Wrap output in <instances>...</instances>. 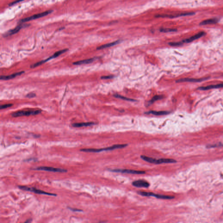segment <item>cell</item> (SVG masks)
Wrapping results in <instances>:
<instances>
[{
	"label": "cell",
	"mask_w": 223,
	"mask_h": 223,
	"mask_svg": "<svg viewBox=\"0 0 223 223\" xmlns=\"http://www.w3.org/2000/svg\"><path fill=\"white\" fill-rule=\"evenodd\" d=\"M141 158L145 161L150 163H154L158 164L161 163H175L177 162V161L173 159H167V158H162V159H156L154 158H149L147 156L142 155Z\"/></svg>",
	"instance_id": "6da1fadb"
},
{
	"label": "cell",
	"mask_w": 223,
	"mask_h": 223,
	"mask_svg": "<svg viewBox=\"0 0 223 223\" xmlns=\"http://www.w3.org/2000/svg\"><path fill=\"white\" fill-rule=\"evenodd\" d=\"M127 144H117L114 145L111 147L102 149H83L82 151L88 153H99L104 151H110L115 149H121L126 147L127 146Z\"/></svg>",
	"instance_id": "7a4b0ae2"
},
{
	"label": "cell",
	"mask_w": 223,
	"mask_h": 223,
	"mask_svg": "<svg viewBox=\"0 0 223 223\" xmlns=\"http://www.w3.org/2000/svg\"><path fill=\"white\" fill-rule=\"evenodd\" d=\"M42 111L40 110H28V111H20L14 112L12 114L14 117H22V116H29L31 115H36L40 114Z\"/></svg>",
	"instance_id": "3957f363"
},
{
	"label": "cell",
	"mask_w": 223,
	"mask_h": 223,
	"mask_svg": "<svg viewBox=\"0 0 223 223\" xmlns=\"http://www.w3.org/2000/svg\"><path fill=\"white\" fill-rule=\"evenodd\" d=\"M19 187L21 190H24V191H28L34 193L35 194H45V195H47L49 196H56V194H54L49 193L45 192L44 191H41L40 190H37L36 188H33V187H29L28 186H19Z\"/></svg>",
	"instance_id": "277c9868"
},
{
	"label": "cell",
	"mask_w": 223,
	"mask_h": 223,
	"mask_svg": "<svg viewBox=\"0 0 223 223\" xmlns=\"http://www.w3.org/2000/svg\"><path fill=\"white\" fill-rule=\"evenodd\" d=\"M52 12L53 11L52 10H50V11H46V12H43L34 14V15H32V16H31L30 17H28V18L20 20V21H19V22L21 23H22L26 22H29V21H31V20H35V19L42 18V17H44V16L48 15V14L52 13Z\"/></svg>",
	"instance_id": "5b68a950"
},
{
	"label": "cell",
	"mask_w": 223,
	"mask_h": 223,
	"mask_svg": "<svg viewBox=\"0 0 223 223\" xmlns=\"http://www.w3.org/2000/svg\"><path fill=\"white\" fill-rule=\"evenodd\" d=\"M139 194L145 196H153L158 199H165V200H171L174 198V196H170L160 195V194H155L151 192H139Z\"/></svg>",
	"instance_id": "8992f818"
},
{
	"label": "cell",
	"mask_w": 223,
	"mask_h": 223,
	"mask_svg": "<svg viewBox=\"0 0 223 223\" xmlns=\"http://www.w3.org/2000/svg\"><path fill=\"white\" fill-rule=\"evenodd\" d=\"M68 51L67 49H63V50H60V51H58L55 53L53 55H52V56L46 59V60H43V61H41V62H38V63H36L32 65L31 66V68H34L38 66L41 65L42 64L44 63H46L49 60H51V59H53V58H56L57 57L59 56V55H62V54L64 53H65L66 52Z\"/></svg>",
	"instance_id": "52a82bcc"
},
{
	"label": "cell",
	"mask_w": 223,
	"mask_h": 223,
	"mask_svg": "<svg viewBox=\"0 0 223 223\" xmlns=\"http://www.w3.org/2000/svg\"><path fill=\"white\" fill-rule=\"evenodd\" d=\"M113 172L122 173H129L133 174H143L146 173L143 171H137L135 170H128V169H113L109 170Z\"/></svg>",
	"instance_id": "ba28073f"
},
{
	"label": "cell",
	"mask_w": 223,
	"mask_h": 223,
	"mask_svg": "<svg viewBox=\"0 0 223 223\" xmlns=\"http://www.w3.org/2000/svg\"><path fill=\"white\" fill-rule=\"evenodd\" d=\"M34 170H44L46 171L53 172H66L67 171L65 169H60V168H56L54 167H40L33 169Z\"/></svg>",
	"instance_id": "9c48e42d"
},
{
	"label": "cell",
	"mask_w": 223,
	"mask_h": 223,
	"mask_svg": "<svg viewBox=\"0 0 223 223\" xmlns=\"http://www.w3.org/2000/svg\"><path fill=\"white\" fill-rule=\"evenodd\" d=\"M133 186L137 187H144V188H148L150 186V183L144 180H138L135 181H133L132 183Z\"/></svg>",
	"instance_id": "30bf717a"
},
{
	"label": "cell",
	"mask_w": 223,
	"mask_h": 223,
	"mask_svg": "<svg viewBox=\"0 0 223 223\" xmlns=\"http://www.w3.org/2000/svg\"><path fill=\"white\" fill-rule=\"evenodd\" d=\"M205 34L206 33L204 32H200L197 33V34L192 36V37H189V38L185 39V40H183V41H182V42L183 43H188L191 42H193L194 40L199 39L200 37H203V36L205 35Z\"/></svg>",
	"instance_id": "8fae6325"
},
{
	"label": "cell",
	"mask_w": 223,
	"mask_h": 223,
	"mask_svg": "<svg viewBox=\"0 0 223 223\" xmlns=\"http://www.w3.org/2000/svg\"><path fill=\"white\" fill-rule=\"evenodd\" d=\"M25 25H27V24H25V25L23 26L22 24H20V25H18V26H17V27H15L14 29H11L9 31L6 32L5 34L3 35V36H4V37H7L11 36V35H13L15 34L18 32L23 27H24Z\"/></svg>",
	"instance_id": "7c38bea8"
},
{
	"label": "cell",
	"mask_w": 223,
	"mask_h": 223,
	"mask_svg": "<svg viewBox=\"0 0 223 223\" xmlns=\"http://www.w3.org/2000/svg\"><path fill=\"white\" fill-rule=\"evenodd\" d=\"M194 14H195V13L194 12H188L180 14H177V15L173 16L168 15H158L157 16H156V17H158V18L160 17V18H174L179 17H182V16H190V15H194Z\"/></svg>",
	"instance_id": "4fadbf2b"
},
{
	"label": "cell",
	"mask_w": 223,
	"mask_h": 223,
	"mask_svg": "<svg viewBox=\"0 0 223 223\" xmlns=\"http://www.w3.org/2000/svg\"><path fill=\"white\" fill-rule=\"evenodd\" d=\"M24 73V72L22 71V72H19V73H15L13 74L9 75V76H1L0 78H1V80H10V79H12V78H14L18 76H21V75L22 74Z\"/></svg>",
	"instance_id": "5bb4252c"
},
{
	"label": "cell",
	"mask_w": 223,
	"mask_h": 223,
	"mask_svg": "<svg viewBox=\"0 0 223 223\" xmlns=\"http://www.w3.org/2000/svg\"><path fill=\"white\" fill-rule=\"evenodd\" d=\"M206 78H200V79H194V78H182V79H179L176 81L177 83H183V82H201V81L206 79Z\"/></svg>",
	"instance_id": "9a60e30c"
},
{
	"label": "cell",
	"mask_w": 223,
	"mask_h": 223,
	"mask_svg": "<svg viewBox=\"0 0 223 223\" xmlns=\"http://www.w3.org/2000/svg\"><path fill=\"white\" fill-rule=\"evenodd\" d=\"M223 88V83L211 85V86H207L200 87L198 88V89L201 90H207L213 89V88Z\"/></svg>",
	"instance_id": "2e32d148"
},
{
	"label": "cell",
	"mask_w": 223,
	"mask_h": 223,
	"mask_svg": "<svg viewBox=\"0 0 223 223\" xmlns=\"http://www.w3.org/2000/svg\"><path fill=\"white\" fill-rule=\"evenodd\" d=\"M219 22V19L214 18V19H208L204 20L201 22L200 23V25H207L210 24H214Z\"/></svg>",
	"instance_id": "e0dca14e"
},
{
	"label": "cell",
	"mask_w": 223,
	"mask_h": 223,
	"mask_svg": "<svg viewBox=\"0 0 223 223\" xmlns=\"http://www.w3.org/2000/svg\"><path fill=\"white\" fill-rule=\"evenodd\" d=\"M95 58H89V59H85V60H81V61H78L73 63L74 65H81L87 64L91 63H93L95 60Z\"/></svg>",
	"instance_id": "ac0fdd59"
},
{
	"label": "cell",
	"mask_w": 223,
	"mask_h": 223,
	"mask_svg": "<svg viewBox=\"0 0 223 223\" xmlns=\"http://www.w3.org/2000/svg\"><path fill=\"white\" fill-rule=\"evenodd\" d=\"M95 123L93 122H81V123H76L72 124V126L74 127L79 128L82 127H86L91 126L94 125Z\"/></svg>",
	"instance_id": "d6986e66"
},
{
	"label": "cell",
	"mask_w": 223,
	"mask_h": 223,
	"mask_svg": "<svg viewBox=\"0 0 223 223\" xmlns=\"http://www.w3.org/2000/svg\"><path fill=\"white\" fill-rule=\"evenodd\" d=\"M119 42H120L119 41H117L112 42L103 45L98 47L97 49V50H101V49H104V48H107V47H111L114 46V45L119 43Z\"/></svg>",
	"instance_id": "ffe728a7"
},
{
	"label": "cell",
	"mask_w": 223,
	"mask_h": 223,
	"mask_svg": "<svg viewBox=\"0 0 223 223\" xmlns=\"http://www.w3.org/2000/svg\"><path fill=\"white\" fill-rule=\"evenodd\" d=\"M146 114H153V115H157V116H160V115H167L169 114V112L167 111H152L148 112H146Z\"/></svg>",
	"instance_id": "44dd1931"
},
{
	"label": "cell",
	"mask_w": 223,
	"mask_h": 223,
	"mask_svg": "<svg viewBox=\"0 0 223 223\" xmlns=\"http://www.w3.org/2000/svg\"><path fill=\"white\" fill-rule=\"evenodd\" d=\"M114 96L115 97L117 98L121 99H123V100H127V101H135V100L133 99H131L125 97L123 96H120V95H118V94H115L114 95Z\"/></svg>",
	"instance_id": "7402d4cb"
},
{
	"label": "cell",
	"mask_w": 223,
	"mask_h": 223,
	"mask_svg": "<svg viewBox=\"0 0 223 223\" xmlns=\"http://www.w3.org/2000/svg\"><path fill=\"white\" fill-rule=\"evenodd\" d=\"M177 31V29H171V28H161L160 29V31L162 32H176Z\"/></svg>",
	"instance_id": "603a6c76"
},
{
	"label": "cell",
	"mask_w": 223,
	"mask_h": 223,
	"mask_svg": "<svg viewBox=\"0 0 223 223\" xmlns=\"http://www.w3.org/2000/svg\"><path fill=\"white\" fill-rule=\"evenodd\" d=\"M163 98V96H154L152 99H151L150 101V103H152L153 102H156L157 100H160V99H162Z\"/></svg>",
	"instance_id": "cb8c5ba5"
},
{
	"label": "cell",
	"mask_w": 223,
	"mask_h": 223,
	"mask_svg": "<svg viewBox=\"0 0 223 223\" xmlns=\"http://www.w3.org/2000/svg\"><path fill=\"white\" fill-rule=\"evenodd\" d=\"M183 44L182 42H173L169 43V44L171 46H177L182 45Z\"/></svg>",
	"instance_id": "d4e9b609"
},
{
	"label": "cell",
	"mask_w": 223,
	"mask_h": 223,
	"mask_svg": "<svg viewBox=\"0 0 223 223\" xmlns=\"http://www.w3.org/2000/svg\"><path fill=\"white\" fill-rule=\"evenodd\" d=\"M12 106V104H5V105H1V109H4L8 108Z\"/></svg>",
	"instance_id": "484cf974"
},
{
	"label": "cell",
	"mask_w": 223,
	"mask_h": 223,
	"mask_svg": "<svg viewBox=\"0 0 223 223\" xmlns=\"http://www.w3.org/2000/svg\"><path fill=\"white\" fill-rule=\"evenodd\" d=\"M35 96H36V95H35V93H31L27 94V95H26V97L29 98H33L34 97H35Z\"/></svg>",
	"instance_id": "4316f807"
},
{
	"label": "cell",
	"mask_w": 223,
	"mask_h": 223,
	"mask_svg": "<svg viewBox=\"0 0 223 223\" xmlns=\"http://www.w3.org/2000/svg\"><path fill=\"white\" fill-rule=\"evenodd\" d=\"M24 1V0H16V1H14L13 2L10 3L9 6H12V5H14V4H16L22 1Z\"/></svg>",
	"instance_id": "83f0119b"
},
{
	"label": "cell",
	"mask_w": 223,
	"mask_h": 223,
	"mask_svg": "<svg viewBox=\"0 0 223 223\" xmlns=\"http://www.w3.org/2000/svg\"><path fill=\"white\" fill-rule=\"evenodd\" d=\"M113 77V76H102L101 78L104 79H111Z\"/></svg>",
	"instance_id": "f1b7e54d"
},
{
	"label": "cell",
	"mask_w": 223,
	"mask_h": 223,
	"mask_svg": "<svg viewBox=\"0 0 223 223\" xmlns=\"http://www.w3.org/2000/svg\"><path fill=\"white\" fill-rule=\"evenodd\" d=\"M69 209H70V210H71V211H75V212L83 211H82V210H79V209H74V208H70V207H69Z\"/></svg>",
	"instance_id": "f546056e"
},
{
	"label": "cell",
	"mask_w": 223,
	"mask_h": 223,
	"mask_svg": "<svg viewBox=\"0 0 223 223\" xmlns=\"http://www.w3.org/2000/svg\"><path fill=\"white\" fill-rule=\"evenodd\" d=\"M32 219H29V220H27V221H26L25 222V223H30L31 222H32Z\"/></svg>",
	"instance_id": "4dcf8cb0"
}]
</instances>
